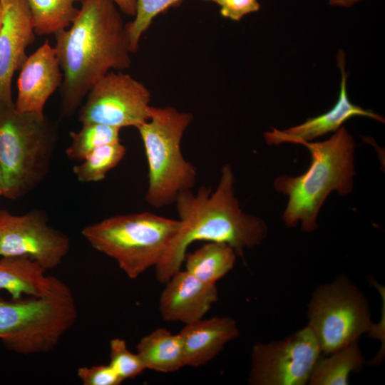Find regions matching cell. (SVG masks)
Here are the masks:
<instances>
[{"label":"cell","mask_w":385,"mask_h":385,"mask_svg":"<svg viewBox=\"0 0 385 385\" xmlns=\"http://www.w3.org/2000/svg\"><path fill=\"white\" fill-rule=\"evenodd\" d=\"M235 178L229 165L222 166L215 191L201 186L196 193L180 192L175 202L180 228L160 262L155 266L157 280L167 282L180 270L187 250L195 241L225 243L237 256L266 238L268 227L260 217L244 212L235 193Z\"/></svg>","instance_id":"cell-2"},{"label":"cell","mask_w":385,"mask_h":385,"mask_svg":"<svg viewBox=\"0 0 385 385\" xmlns=\"http://www.w3.org/2000/svg\"><path fill=\"white\" fill-rule=\"evenodd\" d=\"M33 19L34 31L39 36L54 34L68 28L76 17L82 0H24Z\"/></svg>","instance_id":"cell-21"},{"label":"cell","mask_w":385,"mask_h":385,"mask_svg":"<svg viewBox=\"0 0 385 385\" xmlns=\"http://www.w3.org/2000/svg\"><path fill=\"white\" fill-rule=\"evenodd\" d=\"M123 379H134L146 369L140 356L130 351L125 340L114 338L110 342V364Z\"/></svg>","instance_id":"cell-25"},{"label":"cell","mask_w":385,"mask_h":385,"mask_svg":"<svg viewBox=\"0 0 385 385\" xmlns=\"http://www.w3.org/2000/svg\"><path fill=\"white\" fill-rule=\"evenodd\" d=\"M46 270L38 262L26 257L8 256L0 259V290L7 291L12 299L23 294L38 297L48 294L56 277L45 274Z\"/></svg>","instance_id":"cell-17"},{"label":"cell","mask_w":385,"mask_h":385,"mask_svg":"<svg viewBox=\"0 0 385 385\" xmlns=\"http://www.w3.org/2000/svg\"><path fill=\"white\" fill-rule=\"evenodd\" d=\"M71 24L54 34L63 81L60 116H71L93 86L111 71L131 66L122 16L112 0H82Z\"/></svg>","instance_id":"cell-1"},{"label":"cell","mask_w":385,"mask_h":385,"mask_svg":"<svg viewBox=\"0 0 385 385\" xmlns=\"http://www.w3.org/2000/svg\"><path fill=\"white\" fill-rule=\"evenodd\" d=\"M69 238L48 224L41 210L13 215L0 210V256H21L34 260L46 270L58 266L70 250Z\"/></svg>","instance_id":"cell-11"},{"label":"cell","mask_w":385,"mask_h":385,"mask_svg":"<svg viewBox=\"0 0 385 385\" xmlns=\"http://www.w3.org/2000/svg\"><path fill=\"white\" fill-rule=\"evenodd\" d=\"M361 0H329V4L332 6L349 7Z\"/></svg>","instance_id":"cell-29"},{"label":"cell","mask_w":385,"mask_h":385,"mask_svg":"<svg viewBox=\"0 0 385 385\" xmlns=\"http://www.w3.org/2000/svg\"><path fill=\"white\" fill-rule=\"evenodd\" d=\"M237 255L225 243L209 242L184 259L185 270L198 279L215 284L234 267Z\"/></svg>","instance_id":"cell-20"},{"label":"cell","mask_w":385,"mask_h":385,"mask_svg":"<svg viewBox=\"0 0 385 385\" xmlns=\"http://www.w3.org/2000/svg\"><path fill=\"white\" fill-rule=\"evenodd\" d=\"M321 354L307 325L282 340L256 343L251 354L249 384L304 385Z\"/></svg>","instance_id":"cell-10"},{"label":"cell","mask_w":385,"mask_h":385,"mask_svg":"<svg viewBox=\"0 0 385 385\" xmlns=\"http://www.w3.org/2000/svg\"><path fill=\"white\" fill-rule=\"evenodd\" d=\"M57 128L45 114L23 113L0 103V167L3 197L21 198L38 187L50 170Z\"/></svg>","instance_id":"cell-4"},{"label":"cell","mask_w":385,"mask_h":385,"mask_svg":"<svg viewBox=\"0 0 385 385\" xmlns=\"http://www.w3.org/2000/svg\"><path fill=\"white\" fill-rule=\"evenodd\" d=\"M216 3L220 6V14L232 21H238L244 16L260 9L257 0H205Z\"/></svg>","instance_id":"cell-27"},{"label":"cell","mask_w":385,"mask_h":385,"mask_svg":"<svg viewBox=\"0 0 385 385\" xmlns=\"http://www.w3.org/2000/svg\"><path fill=\"white\" fill-rule=\"evenodd\" d=\"M19 71L16 109L23 113L44 114L47 101L63 81L54 47L46 41L27 56Z\"/></svg>","instance_id":"cell-14"},{"label":"cell","mask_w":385,"mask_h":385,"mask_svg":"<svg viewBox=\"0 0 385 385\" xmlns=\"http://www.w3.org/2000/svg\"><path fill=\"white\" fill-rule=\"evenodd\" d=\"M125 153L126 148L120 141L100 146L91 151L80 164L74 165L73 172L82 183L101 181L118 165Z\"/></svg>","instance_id":"cell-22"},{"label":"cell","mask_w":385,"mask_h":385,"mask_svg":"<svg viewBox=\"0 0 385 385\" xmlns=\"http://www.w3.org/2000/svg\"><path fill=\"white\" fill-rule=\"evenodd\" d=\"M337 66L341 72L339 98L329 111L318 116L308 118L305 122L284 129L272 128L264 133L266 143L278 145L282 143L302 144L327 134L335 132L342 124L354 116H364L384 123V118L370 110L362 108L352 103L346 91L347 73L345 70V53L340 49L337 56Z\"/></svg>","instance_id":"cell-13"},{"label":"cell","mask_w":385,"mask_h":385,"mask_svg":"<svg viewBox=\"0 0 385 385\" xmlns=\"http://www.w3.org/2000/svg\"><path fill=\"white\" fill-rule=\"evenodd\" d=\"M125 14L134 16L136 12V0H112Z\"/></svg>","instance_id":"cell-28"},{"label":"cell","mask_w":385,"mask_h":385,"mask_svg":"<svg viewBox=\"0 0 385 385\" xmlns=\"http://www.w3.org/2000/svg\"><path fill=\"white\" fill-rule=\"evenodd\" d=\"M72 292L56 277L42 297L0 299V339L4 346L24 355L50 351L77 318Z\"/></svg>","instance_id":"cell-7"},{"label":"cell","mask_w":385,"mask_h":385,"mask_svg":"<svg viewBox=\"0 0 385 385\" xmlns=\"http://www.w3.org/2000/svg\"><path fill=\"white\" fill-rule=\"evenodd\" d=\"M192 120V113L172 106H151L149 120L137 128L148 166L145 200L153 207L174 204L180 192L195 185L197 170L181 151L182 138Z\"/></svg>","instance_id":"cell-5"},{"label":"cell","mask_w":385,"mask_h":385,"mask_svg":"<svg viewBox=\"0 0 385 385\" xmlns=\"http://www.w3.org/2000/svg\"><path fill=\"white\" fill-rule=\"evenodd\" d=\"M307 317V326L325 355L359 340L374 327L366 297L344 274L317 287L308 304Z\"/></svg>","instance_id":"cell-8"},{"label":"cell","mask_w":385,"mask_h":385,"mask_svg":"<svg viewBox=\"0 0 385 385\" xmlns=\"http://www.w3.org/2000/svg\"><path fill=\"white\" fill-rule=\"evenodd\" d=\"M159 300L164 321L185 324L203 318L218 299L215 284L204 282L186 270H179L165 282Z\"/></svg>","instance_id":"cell-15"},{"label":"cell","mask_w":385,"mask_h":385,"mask_svg":"<svg viewBox=\"0 0 385 385\" xmlns=\"http://www.w3.org/2000/svg\"><path fill=\"white\" fill-rule=\"evenodd\" d=\"M312 160L303 174L279 175L274 180V189L288 196L282 218L289 227L299 222L305 232L317 228V218L328 195L336 191L346 196L354 190L355 143L344 126L327 140L304 142Z\"/></svg>","instance_id":"cell-3"},{"label":"cell","mask_w":385,"mask_h":385,"mask_svg":"<svg viewBox=\"0 0 385 385\" xmlns=\"http://www.w3.org/2000/svg\"><path fill=\"white\" fill-rule=\"evenodd\" d=\"M85 98L78 112L81 124L137 128L150 116L149 90L122 71H109L93 86Z\"/></svg>","instance_id":"cell-9"},{"label":"cell","mask_w":385,"mask_h":385,"mask_svg":"<svg viewBox=\"0 0 385 385\" xmlns=\"http://www.w3.org/2000/svg\"><path fill=\"white\" fill-rule=\"evenodd\" d=\"M3 197V181H2V175L0 167V197Z\"/></svg>","instance_id":"cell-30"},{"label":"cell","mask_w":385,"mask_h":385,"mask_svg":"<svg viewBox=\"0 0 385 385\" xmlns=\"http://www.w3.org/2000/svg\"><path fill=\"white\" fill-rule=\"evenodd\" d=\"M178 334L186 366L199 367L218 355L227 342L238 337L239 329L234 319L213 317L185 324Z\"/></svg>","instance_id":"cell-16"},{"label":"cell","mask_w":385,"mask_h":385,"mask_svg":"<svg viewBox=\"0 0 385 385\" xmlns=\"http://www.w3.org/2000/svg\"><path fill=\"white\" fill-rule=\"evenodd\" d=\"M137 354L146 369L158 372L176 371L186 366L180 336L165 328L143 337L137 344Z\"/></svg>","instance_id":"cell-18"},{"label":"cell","mask_w":385,"mask_h":385,"mask_svg":"<svg viewBox=\"0 0 385 385\" xmlns=\"http://www.w3.org/2000/svg\"><path fill=\"white\" fill-rule=\"evenodd\" d=\"M180 226L179 220L143 212L118 215L84 227L96 250L114 259L130 279L160 262Z\"/></svg>","instance_id":"cell-6"},{"label":"cell","mask_w":385,"mask_h":385,"mask_svg":"<svg viewBox=\"0 0 385 385\" xmlns=\"http://www.w3.org/2000/svg\"><path fill=\"white\" fill-rule=\"evenodd\" d=\"M0 103H14L13 77L26 61V49L34 43L36 33L24 0H0Z\"/></svg>","instance_id":"cell-12"},{"label":"cell","mask_w":385,"mask_h":385,"mask_svg":"<svg viewBox=\"0 0 385 385\" xmlns=\"http://www.w3.org/2000/svg\"><path fill=\"white\" fill-rule=\"evenodd\" d=\"M77 375L84 385H119L123 381L110 364L82 366Z\"/></svg>","instance_id":"cell-26"},{"label":"cell","mask_w":385,"mask_h":385,"mask_svg":"<svg viewBox=\"0 0 385 385\" xmlns=\"http://www.w3.org/2000/svg\"><path fill=\"white\" fill-rule=\"evenodd\" d=\"M2 17H3L2 9H1V6L0 5V27H1V22H2Z\"/></svg>","instance_id":"cell-31"},{"label":"cell","mask_w":385,"mask_h":385,"mask_svg":"<svg viewBox=\"0 0 385 385\" xmlns=\"http://www.w3.org/2000/svg\"><path fill=\"white\" fill-rule=\"evenodd\" d=\"M120 130L101 123L82 124L79 130L70 132L71 143L66 155L69 160L81 162L96 148L120 142Z\"/></svg>","instance_id":"cell-23"},{"label":"cell","mask_w":385,"mask_h":385,"mask_svg":"<svg viewBox=\"0 0 385 385\" xmlns=\"http://www.w3.org/2000/svg\"><path fill=\"white\" fill-rule=\"evenodd\" d=\"M359 340L318 359L308 384L310 385H346L351 373L362 369L364 359Z\"/></svg>","instance_id":"cell-19"},{"label":"cell","mask_w":385,"mask_h":385,"mask_svg":"<svg viewBox=\"0 0 385 385\" xmlns=\"http://www.w3.org/2000/svg\"><path fill=\"white\" fill-rule=\"evenodd\" d=\"M182 1L183 0H136L135 18L133 21L125 24L131 53L138 51L141 36L150 27L153 19Z\"/></svg>","instance_id":"cell-24"}]
</instances>
